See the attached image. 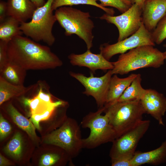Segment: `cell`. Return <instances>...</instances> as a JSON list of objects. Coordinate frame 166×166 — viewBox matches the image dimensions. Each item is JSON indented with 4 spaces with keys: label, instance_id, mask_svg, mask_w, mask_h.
<instances>
[{
    "label": "cell",
    "instance_id": "cell-37",
    "mask_svg": "<svg viewBox=\"0 0 166 166\" xmlns=\"http://www.w3.org/2000/svg\"><path fill=\"white\" fill-rule=\"evenodd\" d=\"M163 46H164V47L166 48V44H164V45H163ZM164 53H165V55L166 57V51H165V52H164ZM165 60H166V59H165Z\"/></svg>",
    "mask_w": 166,
    "mask_h": 166
},
{
    "label": "cell",
    "instance_id": "cell-21",
    "mask_svg": "<svg viewBox=\"0 0 166 166\" xmlns=\"http://www.w3.org/2000/svg\"><path fill=\"white\" fill-rule=\"evenodd\" d=\"M137 75V74L132 73L124 78H120L116 74L112 76L110 81L104 106H108L117 102Z\"/></svg>",
    "mask_w": 166,
    "mask_h": 166
},
{
    "label": "cell",
    "instance_id": "cell-22",
    "mask_svg": "<svg viewBox=\"0 0 166 166\" xmlns=\"http://www.w3.org/2000/svg\"><path fill=\"white\" fill-rule=\"evenodd\" d=\"M38 86V83L28 86L14 85L0 76V105L14 98L23 96Z\"/></svg>",
    "mask_w": 166,
    "mask_h": 166
},
{
    "label": "cell",
    "instance_id": "cell-27",
    "mask_svg": "<svg viewBox=\"0 0 166 166\" xmlns=\"http://www.w3.org/2000/svg\"><path fill=\"white\" fill-rule=\"evenodd\" d=\"M152 37L155 43L160 44L166 38V18H163L152 32Z\"/></svg>",
    "mask_w": 166,
    "mask_h": 166
},
{
    "label": "cell",
    "instance_id": "cell-33",
    "mask_svg": "<svg viewBox=\"0 0 166 166\" xmlns=\"http://www.w3.org/2000/svg\"><path fill=\"white\" fill-rule=\"evenodd\" d=\"M16 164L12 160H10L0 153V166H15Z\"/></svg>",
    "mask_w": 166,
    "mask_h": 166
},
{
    "label": "cell",
    "instance_id": "cell-26",
    "mask_svg": "<svg viewBox=\"0 0 166 166\" xmlns=\"http://www.w3.org/2000/svg\"><path fill=\"white\" fill-rule=\"evenodd\" d=\"M98 0H53L52 8L54 11L57 8L64 6H72L75 5H87L98 7L104 10L109 15L113 16L115 13L113 9L101 6L97 2Z\"/></svg>",
    "mask_w": 166,
    "mask_h": 166
},
{
    "label": "cell",
    "instance_id": "cell-32",
    "mask_svg": "<svg viewBox=\"0 0 166 166\" xmlns=\"http://www.w3.org/2000/svg\"><path fill=\"white\" fill-rule=\"evenodd\" d=\"M8 16L7 2L1 0L0 2V23Z\"/></svg>",
    "mask_w": 166,
    "mask_h": 166
},
{
    "label": "cell",
    "instance_id": "cell-35",
    "mask_svg": "<svg viewBox=\"0 0 166 166\" xmlns=\"http://www.w3.org/2000/svg\"><path fill=\"white\" fill-rule=\"evenodd\" d=\"M147 0H135V3L137 4L142 9Z\"/></svg>",
    "mask_w": 166,
    "mask_h": 166
},
{
    "label": "cell",
    "instance_id": "cell-31",
    "mask_svg": "<svg viewBox=\"0 0 166 166\" xmlns=\"http://www.w3.org/2000/svg\"><path fill=\"white\" fill-rule=\"evenodd\" d=\"M111 160L112 166H131V159L119 158Z\"/></svg>",
    "mask_w": 166,
    "mask_h": 166
},
{
    "label": "cell",
    "instance_id": "cell-12",
    "mask_svg": "<svg viewBox=\"0 0 166 166\" xmlns=\"http://www.w3.org/2000/svg\"><path fill=\"white\" fill-rule=\"evenodd\" d=\"M99 18L117 27L119 31L118 41L122 40L132 35L143 24L142 9L135 3L119 15L112 16L106 13Z\"/></svg>",
    "mask_w": 166,
    "mask_h": 166
},
{
    "label": "cell",
    "instance_id": "cell-13",
    "mask_svg": "<svg viewBox=\"0 0 166 166\" xmlns=\"http://www.w3.org/2000/svg\"><path fill=\"white\" fill-rule=\"evenodd\" d=\"M69 74L84 86L85 90L83 94L93 97L98 108L104 106L110 81L113 75L112 70H109L100 77H94L92 72L89 77L81 73L72 71Z\"/></svg>",
    "mask_w": 166,
    "mask_h": 166
},
{
    "label": "cell",
    "instance_id": "cell-23",
    "mask_svg": "<svg viewBox=\"0 0 166 166\" xmlns=\"http://www.w3.org/2000/svg\"><path fill=\"white\" fill-rule=\"evenodd\" d=\"M26 71L19 65L8 60L0 69V76L12 84L22 85L26 76Z\"/></svg>",
    "mask_w": 166,
    "mask_h": 166
},
{
    "label": "cell",
    "instance_id": "cell-2",
    "mask_svg": "<svg viewBox=\"0 0 166 166\" xmlns=\"http://www.w3.org/2000/svg\"><path fill=\"white\" fill-rule=\"evenodd\" d=\"M166 57L154 46L144 45L129 50L119 56L112 62L113 75H124L139 69L152 67L157 68L163 65Z\"/></svg>",
    "mask_w": 166,
    "mask_h": 166
},
{
    "label": "cell",
    "instance_id": "cell-25",
    "mask_svg": "<svg viewBox=\"0 0 166 166\" xmlns=\"http://www.w3.org/2000/svg\"><path fill=\"white\" fill-rule=\"evenodd\" d=\"M141 80L140 74H137L136 77L125 90L117 102L140 100L146 92V89L141 86Z\"/></svg>",
    "mask_w": 166,
    "mask_h": 166
},
{
    "label": "cell",
    "instance_id": "cell-28",
    "mask_svg": "<svg viewBox=\"0 0 166 166\" xmlns=\"http://www.w3.org/2000/svg\"><path fill=\"white\" fill-rule=\"evenodd\" d=\"M100 1V4L105 7L109 6L116 8L122 13L127 11L132 5L126 2L124 0H98Z\"/></svg>",
    "mask_w": 166,
    "mask_h": 166
},
{
    "label": "cell",
    "instance_id": "cell-8",
    "mask_svg": "<svg viewBox=\"0 0 166 166\" xmlns=\"http://www.w3.org/2000/svg\"><path fill=\"white\" fill-rule=\"evenodd\" d=\"M38 83L40 88L37 95L32 99L23 96L22 100L25 106L28 108L31 121L39 130V122L48 119L59 106L67 102L58 99L53 100L51 94L45 92L43 84Z\"/></svg>",
    "mask_w": 166,
    "mask_h": 166
},
{
    "label": "cell",
    "instance_id": "cell-17",
    "mask_svg": "<svg viewBox=\"0 0 166 166\" xmlns=\"http://www.w3.org/2000/svg\"><path fill=\"white\" fill-rule=\"evenodd\" d=\"M1 111L9 118L20 129L26 132L35 144L39 146L41 139L37 135L36 127L31 121L23 115L16 108L10 100L0 105Z\"/></svg>",
    "mask_w": 166,
    "mask_h": 166
},
{
    "label": "cell",
    "instance_id": "cell-10",
    "mask_svg": "<svg viewBox=\"0 0 166 166\" xmlns=\"http://www.w3.org/2000/svg\"><path fill=\"white\" fill-rule=\"evenodd\" d=\"M154 46L152 32L145 27L143 23L138 30L129 37L112 44L104 43L100 47V53L107 60L114 55L122 54L137 47L144 45Z\"/></svg>",
    "mask_w": 166,
    "mask_h": 166
},
{
    "label": "cell",
    "instance_id": "cell-39",
    "mask_svg": "<svg viewBox=\"0 0 166 166\" xmlns=\"http://www.w3.org/2000/svg\"><path fill=\"white\" fill-rule=\"evenodd\" d=\"M1 0H0V1H1Z\"/></svg>",
    "mask_w": 166,
    "mask_h": 166
},
{
    "label": "cell",
    "instance_id": "cell-15",
    "mask_svg": "<svg viewBox=\"0 0 166 166\" xmlns=\"http://www.w3.org/2000/svg\"><path fill=\"white\" fill-rule=\"evenodd\" d=\"M68 58L73 65L87 67L93 73L98 69L105 71L112 70L113 68L112 62L106 60L101 53H92L90 49H87L81 54L71 53Z\"/></svg>",
    "mask_w": 166,
    "mask_h": 166
},
{
    "label": "cell",
    "instance_id": "cell-24",
    "mask_svg": "<svg viewBox=\"0 0 166 166\" xmlns=\"http://www.w3.org/2000/svg\"><path fill=\"white\" fill-rule=\"evenodd\" d=\"M20 22L14 18L8 16L0 23V40L7 42L16 36L23 34Z\"/></svg>",
    "mask_w": 166,
    "mask_h": 166
},
{
    "label": "cell",
    "instance_id": "cell-4",
    "mask_svg": "<svg viewBox=\"0 0 166 166\" xmlns=\"http://www.w3.org/2000/svg\"><path fill=\"white\" fill-rule=\"evenodd\" d=\"M53 0H47L42 6L37 8L31 20L20 23L23 34L36 42H43L49 46L54 43L55 38L52 33L57 21L52 6Z\"/></svg>",
    "mask_w": 166,
    "mask_h": 166
},
{
    "label": "cell",
    "instance_id": "cell-6",
    "mask_svg": "<svg viewBox=\"0 0 166 166\" xmlns=\"http://www.w3.org/2000/svg\"><path fill=\"white\" fill-rule=\"evenodd\" d=\"M58 146L72 159L77 157L83 148L80 128L74 119L68 117L58 128L42 136L40 144Z\"/></svg>",
    "mask_w": 166,
    "mask_h": 166
},
{
    "label": "cell",
    "instance_id": "cell-1",
    "mask_svg": "<svg viewBox=\"0 0 166 166\" xmlns=\"http://www.w3.org/2000/svg\"><path fill=\"white\" fill-rule=\"evenodd\" d=\"M27 37H15L8 44V60L26 70L55 69L63 62L47 46L40 44Z\"/></svg>",
    "mask_w": 166,
    "mask_h": 166
},
{
    "label": "cell",
    "instance_id": "cell-30",
    "mask_svg": "<svg viewBox=\"0 0 166 166\" xmlns=\"http://www.w3.org/2000/svg\"><path fill=\"white\" fill-rule=\"evenodd\" d=\"M8 42L0 40V69L8 61L7 56Z\"/></svg>",
    "mask_w": 166,
    "mask_h": 166
},
{
    "label": "cell",
    "instance_id": "cell-14",
    "mask_svg": "<svg viewBox=\"0 0 166 166\" xmlns=\"http://www.w3.org/2000/svg\"><path fill=\"white\" fill-rule=\"evenodd\" d=\"M37 147L32 157L33 165L38 166H65L72 159L61 148L53 144H42Z\"/></svg>",
    "mask_w": 166,
    "mask_h": 166
},
{
    "label": "cell",
    "instance_id": "cell-20",
    "mask_svg": "<svg viewBox=\"0 0 166 166\" xmlns=\"http://www.w3.org/2000/svg\"><path fill=\"white\" fill-rule=\"evenodd\" d=\"M7 4L8 16L20 23L31 19L37 8L31 0H8Z\"/></svg>",
    "mask_w": 166,
    "mask_h": 166
},
{
    "label": "cell",
    "instance_id": "cell-9",
    "mask_svg": "<svg viewBox=\"0 0 166 166\" xmlns=\"http://www.w3.org/2000/svg\"><path fill=\"white\" fill-rule=\"evenodd\" d=\"M150 123L149 120H142L114 140L109 152L111 159H132L139 141L148 130Z\"/></svg>",
    "mask_w": 166,
    "mask_h": 166
},
{
    "label": "cell",
    "instance_id": "cell-18",
    "mask_svg": "<svg viewBox=\"0 0 166 166\" xmlns=\"http://www.w3.org/2000/svg\"><path fill=\"white\" fill-rule=\"evenodd\" d=\"M166 14V0H147L142 9V22L151 32Z\"/></svg>",
    "mask_w": 166,
    "mask_h": 166
},
{
    "label": "cell",
    "instance_id": "cell-29",
    "mask_svg": "<svg viewBox=\"0 0 166 166\" xmlns=\"http://www.w3.org/2000/svg\"><path fill=\"white\" fill-rule=\"evenodd\" d=\"M12 128L10 123L5 118L0 111V141L2 142L8 137L12 132Z\"/></svg>",
    "mask_w": 166,
    "mask_h": 166
},
{
    "label": "cell",
    "instance_id": "cell-7",
    "mask_svg": "<svg viewBox=\"0 0 166 166\" xmlns=\"http://www.w3.org/2000/svg\"><path fill=\"white\" fill-rule=\"evenodd\" d=\"M104 109V107L98 108L97 111L90 112L82 118L81 127L90 130L89 136L83 139V148H95L102 144L112 142L117 138L116 132L110 124L107 115L101 114Z\"/></svg>",
    "mask_w": 166,
    "mask_h": 166
},
{
    "label": "cell",
    "instance_id": "cell-16",
    "mask_svg": "<svg viewBox=\"0 0 166 166\" xmlns=\"http://www.w3.org/2000/svg\"><path fill=\"white\" fill-rule=\"evenodd\" d=\"M140 101L145 113L150 115L160 124L164 125L163 117L166 111V98L164 96L154 89H146Z\"/></svg>",
    "mask_w": 166,
    "mask_h": 166
},
{
    "label": "cell",
    "instance_id": "cell-36",
    "mask_svg": "<svg viewBox=\"0 0 166 166\" xmlns=\"http://www.w3.org/2000/svg\"><path fill=\"white\" fill-rule=\"evenodd\" d=\"M124 1H125L126 2H127V3L131 4V5H132L135 3V0H124Z\"/></svg>",
    "mask_w": 166,
    "mask_h": 166
},
{
    "label": "cell",
    "instance_id": "cell-34",
    "mask_svg": "<svg viewBox=\"0 0 166 166\" xmlns=\"http://www.w3.org/2000/svg\"><path fill=\"white\" fill-rule=\"evenodd\" d=\"M37 8L42 6L45 2V0H31Z\"/></svg>",
    "mask_w": 166,
    "mask_h": 166
},
{
    "label": "cell",
    "instance_id": "cell-11",
    "mask_svg": "<svg viewBox=\"0 0 166 166\" xmlns=\"http://www.w3.org/2000/svg\"><path fill=\"white\" fill-rule=\"evenodd\" d=\"M35 147V144L27 134L20 129L15 131L2 150L16 164L23 165L29 162Z\"/></svg>",
    "mask_w": 166,
    "mask_h": 166
},
{
    "label": "cell",
    "instance_id": "cell-38",
    "mask_svg": "<svg viewBox=\"0 0 166 166\" xmlns=\"http://www.w3.org/2000/svg\"><path fill=\"white\" fill-rule=\"evenodd\" d=\"M163 18H166V14L165 15V16Z\"/></svg>",
    "mask_w": 166,
    "mask_h": 166
},
{
    "label": "cell",
    "instance_id": "cell-3",
    "mask_svg": "<svg viewBox=\"0 0 166 166\" xmlns=\"http://www.w3.org/2000/svg\"><path fill=\"white\" fill-rule=\"evenodd\" d=\"M54 14L66 36L76 35L85 42L87 49H90L93 46L94 25L89 12L64 6L55 10Z\"/></svg>",
    "mask_w": 166,
    "mask_h": 166
},
{
    "label": "cell",
    "instance_id": "cell-5",
    "mask_svg": "<svg viewBox=\"0 0 166 166\" xmlns=\"http://www.w3.org/2000/svg\"><path fill=\"white\" fill-rule=\"evenodd\" d=\"M104 107L117 138L139 123L146 113L139 100L118 101Z\"/></svg>",
    "mask_w": 166,
    "mask_h": 166
},
{
    "label": "cell",
    "instance_id": "cell-19",
    "mask_svg": "<svg viewBox=\"0 0 166 166\" xmlns=\"http://www.w3.org/2000/svg\"><path fill=\"white\" fill-rule=\"evenodd\" d=\"M166 161V140L159 148L147 152H135L131 160V166L145 164L158 165Z\"/></svg>",
    "mask_w": 166,
    "mask_h": 166
}]
</instances>
